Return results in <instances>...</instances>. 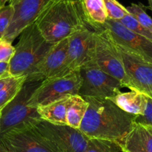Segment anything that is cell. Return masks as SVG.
I'll use <instances>...</instances> for the list:
<instances>
[{"instance_id": "obj_1", "label": "cell", "mask_w": 152, "mask_h": 152, "mask_svg": "<svg viewBox=\"0 0 152 152\" xmlns=\"http://www.w3.org/2000/svg\"><path fill=\"white\" fill-rule=\"evenodd\" d=\"M83 98L88 107L79 130L88 139L114 140L123 145L134 125L136 115L121 110L109 98Z\"/></svg>"}, {"instance_id": "obj_2", "label": "cell", "mask_w": 152, "mask_h": 152, "mask_svg": "<svg viewBox=\"0 0 152 152\" xmlns=\"http://www.w3.org/2000/svg\"><path fill=\"white\" fill-rule=\"evenodd\" d=\"M48 42L56 43L88 27L81 0H61L49 6L35 20Z\"/></svg>"}, {"instance_id": "obj_3", "label": "cell", "mask_w": 152, "mask_h": 152, "mask_svg": "<svg viewBox=\"0 0 152 152\" xmlns=\"http://www.w3.org/2000/svg\"><path fill=\"white\" fill-rule=\"evenodd\" d=\"M19 35L14 55L9 62V74L27 77L54 43L42 37L35 22L27 26Z\"/></svg>"}, {"instance_id": "obj_4", "label": "cell", "mask_w": 152, "mask_h": 152, "mask_svg": "<svg viewBox=\"0 0 152 152\" xmlns=\"http://www.w3.org/2000/svg\"><path fill=\"white\" fill-rule=\"evenodd\" d=\"M41 81L27 80L24 82L17 95L1 110L0 133L23 127L31 126L41 119L37 107L29 104L30 98Z\"/></svg>"}, {"instance_id": "obj_5", "label": "cell", "mask_w": 152, "mask_h": 152, "mask_svg": "<svg viewBox=\"0 0 152 152\" xmlns=\"http://www.w3.org/2000/svg\"><path fill=\"white\" fill-rule=\"evenodd\" d=\"M31 127L57 152L85 151L88 138L79 129L67 125H55L42 119Z\"/></svg>"}, {"instance_id": "obj_6", "label": "cell", "mask_w": 152, "mask_h": 152, "mask_svg": "<svg viewBox=\"0 0 152 152\" xmlns=\"http://www.w3.org/2000/svg\"><path fill=\"white\" fill-rule=\"evenodd\" d=\"M95 46L94 61L105 73L115 77L123 87L135 90L133 83L127 75L120 51L103 30L94 31Z\"/></svg>"}, {"instance_id": "obj_7", "label": "cell", "mask_w": 152, "mask_h": 152, "mask_svg": "<svg viewBox=\"0 0 152 152\" xmlns=\"http://www.w3.org/2000/svg\"><path fill=\"white\" fill-rule=\"evenodd\" d=\"M80 70L63 76H54L42 80L30 98L31 107L51 103L67 96L77 95L81 86Z\"/></svg>"}, {"instance_id": "obj_8", "label": "cell", "mask_w": 152, "mask_h": 152, "mask_svg": "<svg viewBox=\"0 0 152 152\" xmlns=\"http://www.w3.org/2000/svg\"><path fill=\"white\" fill-rule=\"evenodd\" d=\"M80 72L82 82L78 95L82 97L109 98L121 92L123 87L117 79L101 70L94 61L82 67Z\"/></svg>"}, {"instance_id": "obj_9", "label": "cell", "mask_w": 152, "mask_h": 152, "mask_svg": "<svg viewBox=\"0 0 152 152\" xmlns=\"http://www.w3.org/2000/svg\"><path fill=\"white\" fill-rule=\"evenodd\" d=\"M94 31L88 27L83 28L68 38V52L60 76L78 71L89 63L94 62Z\"/></svg>"}, {"instance_id": "obj_10", "label": "cell", "mask_w": 152, "mask_h": 152, "mask_svg": "<svg viewBox=\"0 0 152 152\" xmlns=\"http://www.w3.org/2000/svg\"><path fill=\"white\" fill-rule=\"evenodd\" d=\"M105 31L111 41L117 46L137 54L152 63V42L133 32L120 21L107 19L98 31Z\"/></svg>"}, {"instance_id": "obj_11", "label": "cell", "mask_w": 152, "mask_h": 152, "mask_svg": "<svg viewBox=\"0 0 152 152\" xmlns=\"http://www.w3.org/2000/svg\"><path fill=\"white\" fill-rule=\"evenodd\" d=\"M0 141L9 152H57L31 126L0 133Z\"/></svg>"}, {"instance_id": "obj_12", "label": "cell", "mask_w": 152, "mask_h": 152, "mask_svg": "<svg viewBox=\"0 0 152 152\" xmlns=\"http://www.w3.org/2000/svg\"><path fill=\"white\" fill-rule=\"evenodd\" d=\"M61 0H19L13 6L14 13L4 38L13 43L22 31L34 23L46 8Z\"/></svg>"}, {"instance_id": "obj_13", "label": "cell", "mask_w": 152, "mask_h": 152, "mask_svg": "<svg viewBox=\"0 0 152 152\" xmlns=\"http://www.w3.org/2000/svg\"><path fill=\"white\" fill-rule=\"evenodd\" d=\"M117 47L120 51L126 74L133 83L135 91L152 99L151 63L124 48L119 46Z\"/></svg>"}, {"instance_id": "obj_14", "label": "cell", "mask_w": 152, "mask_h": 152, "mask_svg": "<svg viewBox=\"0 0 152 152\" xmlns=\"http://www.w3.org/2000/svg\"><path fill=\"white\" fill-rule=\"evenodd\" d=\"M68 52V38L54 43L44 58L27 75V80L42 81L48 77L60 76Z\"/></svg>"}, {"instance_id": "obj_15", "label": "cell", "mask_w": 152, "mask_h": 152, "mask_svg": "<svg viewBox=\"0 0 152 152\" xmlns=\"http://www.w3.org/2000/svg\"><path fill=\"white\" fill-rule=\"evenodd\" d=\"M123 146L126 152H152V127L135 122Z\"/></svg>"}, {"instance_id": "obj_16", "label": "cell", "mask_w": 152, "mask_h": 152, "mask_svg": "<svg viewBox=\"0 0 152 152\" xmlns=\"http://www.w3.org/2000/svg\"><path fill=\"white\" fill-rule=\"evenodd\" d=\"M109 99L121 110L136 116L143 114L147 104V95L135 90L120 92Z\"/></svg>"}, {"instance_id": "obj_17", "label": "cell", "mask_w": 152, "mask_h": 152, "mask_svg": "<svg viewBox=\"0 0 152 152\" xmlns=\"http://www.w3.org/2000/svg\"><path fill=\"white\" fill-rule=\"evenodd\" d=\"M70 98L71 96L65 97L37 107V112L40 118L55 125H67V109Z\"/></svg>"}, {"instance_id": "obj_18", "label": "cell", "mask_w": 152, "mask_h": 152, "mask_svg": "<svg viewBox=\"0 0 152 152\" xmlns=\"http://www.w3.org/2000/svg\"><path fill=\"white\" fill-rule=\"evenodd\" d=\"M81 4L88 25L98 31L108 19L104 0H81Z\"/></svg>"}, {"instance_id": "obj_19", "label": "cell", "mask_w": 152, "mask_h": 152, "mask_svg": "<svg viewBox=\"0 0 152 152\" xmlns=\"http://www.w3.org/2000/svg\"><path fill=\"white\" fill-rule=\"evenodd\" d=\"M88 107V102L80 95L71 96L67 109V125L75 129H80L83 118Z\"/></svg>"}, {"instance_id": "obj_20", "label": "cell", "mask_w": 152, "mask_h": 152, "mask_svg": "<svg viewBox=\"0 0 152 152\" xmlns=\"http://www.w3.org/2000/svg\"><path fill=\"white\" fill-rule=\"evenodd\" d=\"M26 76H11L7 84L0 91V110L4 108L22 88Z\"/></svg>"}, {"instance_id": "obj_21", "label": "cell", "mask_w": 152, "mask_h": 152, "mask_svg": "<svg viewBox=\"0 0 152 152\" xmlns=\"http://www.w3.org/2000/svg\"><path fill=\"white\" fill-rule=\"evenodd\" d=\"M84 152H126L118 142L104 139H88Z\"/></svg>"}, {"instance_id": "obj_22", "label": "cell", "mask_w": 152, "mask_h": 152, "mask_svg": "<svg viewBox=\"0 0 152 152\" xmlns=\"http://www.w3.org/2000/svg\"><path fill=\"white\" fill-rule=\"evenodd\" d=\"M146 7L141 3L135 4L132 3L130 6L126 7V9L142 26L152 31V18L145 11Z\"/></svg>"}, {"instance_id": "obj_23", "label": "cell", "mask_w": 152, "mask_h": 152, "mask_svg": "<svg viewBox=\"0 0 152 152\" xmlns=\"http://www.w3.org/2000/svg\"><path fill=\"white\" fill-rule=\"evenodd\" d=\"M120 21L124 26L133 32L142 36L152 42V31L142 26L132 14L129 13Z\"/></svg>"}, {"instance_id": "obj_24", "label": "cell", "mask_w": 152, "mask_h": 152, "mask_svg": "<svg viewBox=\"0 0 152 152\" xmlns=\"http://www.w3.org/2000/svg\"><path fill=\"white\" fill-rule=\"evenodd\" d=\"M104 3L108 19L119 21L129 13L126 7L117 0H104Z\"/></svg>"}, {"instance_id": "obj_25", "label": "cell", "mask_w": 152, "mask_h": 152, "mask_svg": "<svg viewBox=\"0 0 152 152\" xmlns=\"http://www.w3.org/2000/svg\"><path fill=\"white\" fill-rule=\"evenodd\" d=\"M14 13V8L11 4L0 7V39L4 37L10 25Z\"/></svg>"}, {"instance_id": "obj_26", "label": "cell", "mask_w": 152, "mask_h": 152, "mask_svg": "<svg viewBox=\"0 0 152 152\" xmlns=\"http://www.w3.org/2000/svg\"><path fill=\"white\" fill-rule=\"evenodd\" d=\"M14 52L15 48L12 45V43L4 37L0 39V62H10Z\"/></svg>"}, {"instance_id": "obj_27", "label": "cell", "mask_w": 152, "mask_h": 152, "mask_svg": "<svg viewBox=\"0 0 152 152\" xmlns=\"http://www.w3.org/2000/svg\"><path fill=\"white\" fill-rule=\"evenodd\" d=\"M135 122L145 126L152 127V99L147 96V104L145 112L142 115H137Z\"/></svg>"}, {"instance_id": "obj_28", "label": "cell", "mask_w": 152, "mask_h": 152, "mask_svg": "<svg viewBox=\"0 0 152 152\" xmlns=\"http://www.w3.org/2000/svg\"><path fill=\"white\" fill-rule=\"evenodd\" d=\"M9 63L0 62V79L11 76L9 74Z\"/></svg>"}, {"instance_id": "obj_29", "label": "cell", "mask_w": 152, "mask_h": 152, "mask_svg": "<svg viewBox=\"0 0 152 152\" xmlns=\"http://www.w3.org/2000/svg\"><path fill=\"white\" fill-rule=\"evenodd\" d=\"M10 77L11 76H9V77H3V78L0 79V91L4 88V86H5L6 84L7 83V82L9 81L10 80Z\"/></svg>"}, {"instance_id": "obj_30", "label": "cell", "mask_w": 152, "mask_h": 152, "mask_svg": "<svg viewBox=\"0 0 152 152\" xmlns=\"http://www.w3.org/2000/svg\"><path fill=\"white\" fill-rule=\"evenodd\" d=\"M0 152H9V151L4 147V145L1 143V141H0Z\"/></svg>"}, {"instance_id": "obj_31", "label": "cell", "mask_w": 152, "mask_h": 152, "mask_svg": "<svg viewBox=\"0 0 152 152\" xmlns=\"http://www.w3.org/2000/svg\"><path fill=\"white\" fill-rule=\"evenodd\" d=\"M11 0H0V7H2L6 5V3L7 2H10Z\"/></svg>"}, {"instance_id": "obj_32", "label": "cell", "mask_w": 152, "mask_h": 152, "mask_svg": "<svg viewBox=\"0 0 152 152\" xmlns=\"http://www.w3.org/2000/svg\"><path fill=\"white\" fill-rule=\"evenodd\" d=\"M19 1V0H11V1L9 2V4H11V5H14V4H16V3H17Z\"/></svg>"}, {"instance_id": "obj_33", "label": "cell", "mask_w": 152, "mask_h": 152, "mask_svg": "<svg viewBox=\"0 0 152 152\" xmlns=\"http://www.w3.org/2000/svg\"><path fill=\"white\" fill-rule=\"evenodd\" d=\"M148 4H149V7H148L152 10V0H150V1H148Z\"/></svg>"}, {"instance_id": "obj_34", "label": "cell", "mask_w": 152, "mask_h": 152, "mask_svg": "<svg viewBox=\"0 0 152 152\" xmlns=\"http://www.w3.org/2000/svg\"><path fill=\"white\" fill-rule=\"evenodd\" d=\"M0 116H1V110H0Z\"/></svg>"}, {"instance_id": "obj_35", "label": "cell", "mask_w": 152, "mask_h": 152, "mask_svg": "<svg viewBox=\"0 0 152 152\" xmlns=\"http://www.w3.org/2000/svg\"><path fill=\"white\" fill-rule=\"evenodd\" d=\"M150 1V0H148V1Z\"/></svg>"}]
</instances>
